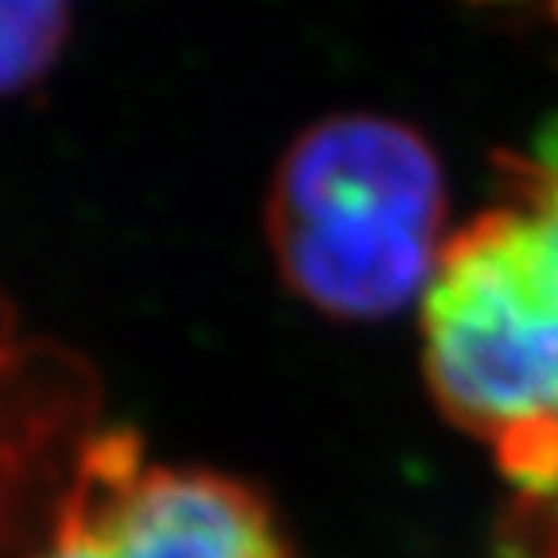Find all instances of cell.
<instances>
[{
    "label": "cell",
    "instance_id": "6da1fadb",
    "mask_svg": "<svg viewBox=\"0 0 558 558\" xmlns=\"http://www.w3.org/2000/svg\"><path fill=\"white\" fill-rule=\"evenodd\" d=\"M35 558H295L268 500L206 465L144 458L124 430L82 458L62 520Z\"/></svg>",
    "mask_w": 558,
    "mask_h": 558
},
{
    "label": "cell",
    "instance_id": "7a4b0ae2",
    "mask_svg": "<svg viewBox=\"0 0 558 558\" xmlns=\"http://www.w3.org/2000/svg\"><path fill=\"white\" fill-rule=\"evenodd\" d=\"M264 218H376L438 233L446 218L442 163L427 136L403 121L326 117L279 156Z\"/></svg>",
    "mask_w": 558,
    "mask_h": 558
},
{
    "label": "cell",
    "instance_id": "3957f363",
    "mask_svg": "<svg viewBox=\"0 0 558 558\" xmlns=\"http://www.w3.org/2000/svg\"><path fill=\"white\" fill-rule=\"evenodd\" d=\"M74 24V0H0V101L44 82Z\"/></svg>",
    "mask_w": 558,
    "mask_h": 558
},
{
    "label": "cell",
    "instance_id": "277c9868",
    "mask_svg": "<svg viewBox=\"0 0 558 558\" xmlns=\"http://www.w3.org/2000/svg\"><path fill=\"white\" fill-rule=\"evenodd\" d=\"M500 202L520 218L543 283L558 303V151L497 156Z\"/></svg>",
    "mask_w": 558,
    "mask_h": 558
},
{
    "label": "cell",
    "instance_id": "5b68a950",
    "mask_svg": "<svg viewBox=\"0 0 558 558\" xmlns=\"http://www.w3.org/2000/svg\"><path fill=\"white\" fill-rule=\"evenodd\" d=\"M555 396H558V323H555Z\"/></svg>",
    "mask_w": 558,
    "mask_h": 558
}]
</instances>
